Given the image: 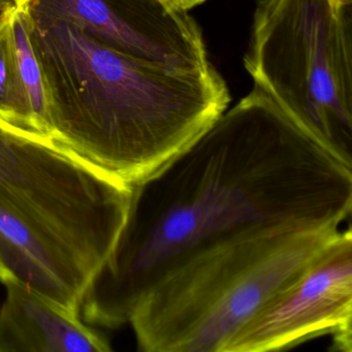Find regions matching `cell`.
<instances>
[{
	"mask_svg": "<svg viewBox=\"0 0 352 352\" xmlns=\"http://www.w3.org/2000/svg\"><path fill=\"white\" fill-rule=\"evenodd\" d=\"M0 306V352H108V340L60 305L16 280Z\"/></svg>",
	"mask_w": 352,
	"mask_h": 352,
	"instance_id": "cell-8",
	"label": "cell"
},
{
	"mask_svg": "<svg viewBox=\"0 0 352 352\" xmlns=\"http://www.w3.org/2000/svg\"><path fill=\"white\" fill-rule=\"evenodd\" d=\"M8 280H10L9 276L6 273L5 270H3V267H0V282H1V283H5Z\"/></svg>",
	"mask_w": 352,
	"mask_h": 352,
	"instance_id": "cell-13",
	"label": "cell"
},
{
	"mask_svg": "<svg viewBox=\"0 0 352 352\" xmlns=\"http://www.w3.org/2000/svg\"><path fill=\"white\" fill-rule=\"evenodd\" d=\"M5 3L18 94L32 129L48 135L44 82L30 38V22L15 0Z\"/></svg>",
	"mask_w": 352,
	"mask_h": 352,
	"instance_id": "cell-9",
	"label": "cell"
},
{
	"mask_svg": "<svg viewBox=\"0 0 352 352\" xmlns=\"http://www.w3.org/2000/svg\"><path fill=\"white\" fill-rule=\"evenodd\" d=\"M339 228L281 230L210 251L170 273L129 324L145 352H222L232 336L289 285Z\"/></svg>",
	"mask_w": 352,
	"mask_h": 352,
	"instance_id": "cell-4",
	"label": "cell"
},
{
	"mask_svg": "<svg viewBox=\"0 0 352 352\" xmlns=\"http://www.w3.org/2000/svg\"><path fill=\"white\" fill-rule=\"evenodd\" d=\"M172 1L173 3L178 6L181 9L189 11V10L192 9V8L197 7V6L205 3L207 0H172Z\"/></svg>",
	"mask_w": 352,
	"mask_h": 352,
	"instance_id": "cell-12",
	"label": "cell"
},
{
	"mask_svg": "<svg viewBox=\"0 0 352 352\" xmlns=\"http://www.w3.org/2000/svg\"><path fill=\"white\" fill-rule=\"evenodd\" d=\"M352 232L340 230L308 267L259 309L222 352L289 349L333 336V349L351 352Z\"/></svg>",
	"mask_w": 352,
	"mask_h": 352,
	"instance_id": "cell-6",
	"label": "cell"
},
{
	"mask_svg": "<svg viewBox=\"0 0 352 352\" xmlns=\"http://www.w3.org/2000/svg\"><path fill=\"white\" fill-rule=\"evenodd\" d=\"M0 118L32 129L16 85L5 0H0Z\"/></svg>",
	"mask_w": 352,
	"mask_h": 352,
	"instance_id": "cell-10",
	"label": "cell"
},
{
	"mask_svg": "<svg viewBox=\"0 0 352 352\" xmlns=\"http://www.w3.org/2000/svg\"><path fill=\"white\" fill-rule=\"evenodd\" d=\"M351 209L352 166L254 87L131 186L124 226L80 313L89 325L122 327L189 261L259 234L339 228Z\"/></svg>",
	"mask_w": 352,
	"mask_h": 352,
	"instance_id": "cell-1",
	"label": "cell"
},
{
	"mask_svg": "<svg viewBox=\"0 0 352 352\" xmlns=\"http://www.w3.org/2000/svg\"><path fill=\"white\" fill-rule=\"evenodd\" d=\"M244 65L255 88L352 166V19L331 0H259Z\"/></svg>",
	"mask_w": 352,
	"mask_h": 352,
	"instance_id": "cell-5",
	"label": "cell"
},
{
	"mask_svg": "<svg viewBox=\"0 0 352 352\" xmlns=\"http://www.w3.org/2000/svg\"><path fill=\"white\" fill-rule=\"evenodd\" d=\"M131 186L47 133L0 118V267L80 315L114 248Z\"/></svg>",
	"mask_w": 352,
	"mask_h": 352,
	"instance_id": "cell-3",
	"label": "cell"
},
{
	"mask_svg": "<svg viewBox=\"0 0 352 352\" xmlns=\"http://www.w3.org/2000/svg\"><path fill=\"white\" fill-rule=\"evenodd\" d=\"M28 22L47 133L129 186L176 157L228 108V86L212 65L176 69L120 52L65 20Z\"/></svg>",
	"mask_w": 352,
	"mask_h": 352,
	"instance_id": "cell-2",
	"label": "cell"
},
{
	"mask_svg": "<svg viewBox=\"0 0 352 352\" xmlns=\"http://www.w3.org/2000/svg\"><path fill=\"white\" fill-rule=\"evenodd\" d=\"M333 7L344 17L352 19V0H331Z\"/></svg>",
	"mask_w": 352,
	"mask_h": 352,
	"instance_id": "cell-11",
	"label": "cell"
},
{
	"mask_svg": "<svg viewBox=\"0 0 352 352\" xmlns=\"http://www.w3.org/2000/svg\"><path fill=\"white\" fill-rule=\"evenodd\" d=\"M170 1H172V0H170ZM172 3H173V1H172Z\"/></svg>",
	"mask_w": 352,
	"mask_h": 352,
	"instance_id": "cell-14",
	"label": "cell"
},
{
	"mask_svg": "<svg viewBox=\"0 0 352 352\" xmlns=\"http://www.w3.org/2000/svg\"><path fill=\"white\" fill-rule=\"evenodd\" d=\"M30 21L65 20L102 44L182 69L209 67L201 28L170 0H15Z\"/></svg>",
	"mask_w": 352,
	"mask_h": 352,
	"instance_id": "cell-7",
	"label": "cell"
}]
</instances>
